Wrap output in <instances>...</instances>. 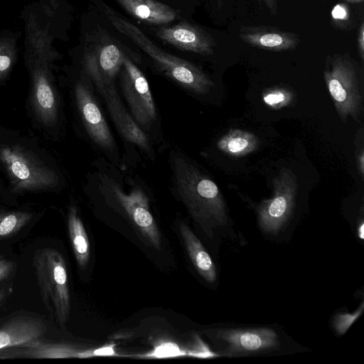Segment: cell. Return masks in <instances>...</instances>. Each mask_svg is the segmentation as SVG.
<instances>
[{"label":"cell","mask_w":364,"mask_h":364,"mask_svg":"<svg viewBox=\"0 0 364 364\" xmlns=\"http://www.w3.org/2000/svg\"><path fill=\"white\" fill-rule=\"evenodd\" d=\"M124 167L103 156L97 158L91 164L85 191L92 200L125 219L151 246L160 250L161 235L151 212L149 187Z\"/></svg>","instance_id":"1"},{"label":"cell","mask_w":364,"mask_h":364,"mask_svg":"<svg viewBox=\"0 0 364 364\" xmlns=\"http://www.w3.org/2000/svg\"><path fill=\"white\" fill-rule=\"evenodd\" d=\"M172 188L193 220L205 230L226 223L225 204L216 183L181 151L168 155Z\"/></svg>","instance_id":"2"},{"label":"cell","mask_w":364,"mask_h":364,"mask_svg":"<svg viewBox=\"0 0 364 364\" xmlns=\"http://www.w3.org/2000/svg\"><path fill=\"white\" fill-rule=\"evenodd\" d=\"M107 14L113 26L146 53L158 70L186 92L203 97L215 87L214 82L198 67L161 49L136 26L114 15L110 9Z\"/></svg>","instance_id":"3"},{"label":"cell","mask_w":364,"mask_h":364,"mask_svg":"<svg viewBox=\"0 0 364 364\" xmlns=\"http://www.w3.org/2000/svg\"><path fill=\"white\" fill-rule=\"evenodd\" d=\"M32 265L45 308L58 324H65L70 313V294L63 256L56 249L43 247L33 254Z\"/></svg>","instance_id":"4"},{"label":"cell","mask_w":364,"mask_h":364,"mask_svg":"<svg viewBox=\"0 0 364 364\" xmlns=\"http://www.w3.org/2000/svg\"><path fill=\"white\" fill-rule=\"evenodd\" d=\"M117 77L122 96L130 115L154 146L161 143V118L145 75L124 55Z\"/></svg>","instance_id":"5"},{"label":"cell","mask_w":364,"mask_h":364,"mask_svg":"<svg viewBox=\"0 0 364 364\" xmlns=\"http://www.w3.org/2000/svg\"><path fill=\"white\" fill-rule=\"evenodd\" d=\"M73 94L80 119L91 144L106 159L124 167L117 143L100 105L93 82L85 72L75 82Z\"/></svg>","instance_id":"6"},{"label":"cell","mask_w":364,"mask_h":364,"mask_svg":"<svg viewBox=\"0 0 364 364\" xmlns=\"http://www.w3.org/2000/svg\"><path fill=\"white\" fill-rule=\"evenodd\" d=\"M323 77L341 120L346 123L351 118L360 124L363 96L353 61L346 56L334 55L323 71Z\"/></svg>","instance_id":"7"},{"label":"cell","mask_w":364,"mask_h":364,"mask_svg":"<svg viewBox=\"0 0 364 364\" xmlns=\"http://www.w3.org/2000/svg\"><path fill=\"white\" fill-rule=\"evenodd\" d=\"M0 161L16 192L46 191L59 183V176L53 168L21 146L1 147Z\"/></svg>","instance_id":"8"},{"label":"cell","mask_w":364,"mask_h":364,"mask_svg":"<svg viewBox=\"0 0 364 364\" xmlns=\"http://www.w3.org/2000/svg\"><path fill=\"white\" fill-rule=\"evenodd\" d=\"M97 93L102 100L112 121L125 142L127 151H139L154 161L156 149L147 135L136 124L117 90L115 82H93Z\"/></svg>","instance_id":"9"},{"label":"cell","mask_w":364,"mask_h":364,"mask_svg":"<svg viewBox=\"0 0 364 364\" xmlns=\"http://www.w3.org/2000/svg\"><path fill=\"white\" fill-rule=\"evenodd\" d=\"M273 195L258 208L261 228L276 233L291 213L297 193V180L291 170L283 168L272 180Z\"/></svg>","instance_id":"10"},{"label":"cell","mask_w":364,"mask_h":364,"mask_svg":"<svg viewBox=\"0 0 364 364\" xmlns=\"http://www.w3.org/2000/svg\"><path fill=\"white\" fill-rule=\"evenodd\" d=\"M6 355L0 356L2 358H90L104 355L102 347L95 350H81L75 346L65 343L50 342L41 338L14 347Z\"/></svg>","instance_id":"11"},{"label":"cell","mask_w":364,"mask_h":364,"mask_svg":"<svg viewBox=\"0 0 364 364\" xmlns=\"http://www.w3.org/2000/svg\"><path fill=\"white\" fill-rule=\"evenodd\" d=\"M124 55L114 43L97 46L85 56L84 72L92 82H115Z\"/></svg>","instance_id":"12"},{"label":"cell","mask_w":364,"mask_h":364,"mask_svg":"<svg viewBox=\"0 0 364 364\" xmlns=\"http://www.w3.org/2000/svg\"><path fill=\"white\" fill-rule=\"evenodd\" d=\"M164 41L181 50L210 55L213 53L215 42L202 28L186 22L171 27H163L156 32Z\"/></svg>","instance_id":"13"},{"label":"cell","mask_w":364,"mask_h":364,"mask_svg":"<svg viewBox=\"0 0 364 364\" xmlns=\"http://www.w3.org/2000/svg\"><path fill=\"white\" fill-rule=\"evenodd\" d=\"M218 336L228 344V353L233 354L259 352L278 343L277 334L269 328L225 330Z\"/></svg>","instance_id":"14"},{"label":"cell","mask_w":364,"mask_h":364,"mask_svg":"<svg viewBox=\"0 0 364 364\" xmlns=\"http://www.w3.org/2000/svg\"><path fill=\"white\" fill-rule=\"evenodd\" d=\"M47 330V325L41 318L25 315L14 316L0 327V350L41 338Z\"/></svg>","instance_id":"15"},{"label":"cell","mask_w":364,"mask_h":364,"mask_svg":"<svg viewBox=\"0 0 364 364\" xmlns=\"http://www.w3.org/2000/svg\"><path fill=\"white\" fill-rule=\"evenodd\" d=\"M239 37L252 46L271 51L291 50L299 42L296 33L270 26H242Z\"/></svg>","instance_id":"16"},{"label":"cell","mask_w":364,"mask_h":364,"mask_svg":"<svg viewBox=\"0 0 364 364\" xmlns=\"http://www.w3.org/2000/svg\"><path fill=\"white\" fill-rule=\"evenodd\" d=\"M31 100L38 119L45 126H54L58 118L57 93L46 73L40 70L33 76Z\"/></svg>","instance_id":"17"},{"label":"cell","mask_w":364,"mask_h":364,"mask_svg":"<svg viewBox=\"0 0 364 364\" xmlns=\"http://www.w3.org/2000/svg\"><path fill=\"white\" fill-rule=\"evenodd\" d=\"M134 18L151 24H166L178 16L176 10L156 0H117Z\"/></svg>","instance_id":"18"},{"label":"cell","mask_w":364,"mask_h":364,"mask_svg":"<svg viewBox=\"0 0 364 364\" xmlns=\"http://www.w3.org/2000/svg\"><path fill=\"white\" fill-rule=\"evenodd\" d=\"M179 230L186 251L196 269L208 282L213 283L216 279V269L210 255L186 223H181Z\"/></svg>","instance_id":"19"},{"label":"cell","mask_w":364,"mask_h":364,"mask_svg":"<svg viewBox=\"0 0 364 364\" xmlns=\"http://www.w3.org/2000/svg\"><path fill=\"white\" fill-rule=\"evenodd\" d=\"M68 229L77 264L81 269H85L90 258V242L75 205H71L69 208Z\"/></svg>","instance_id":"20"},{"label":"cell","mask_w":364,"mask_h":364,"mask_svg":"<svg viewBox=\"0 0 364 364\" xmlns=\"http://www.w3.org/2000/svg\"><path fill=\"white\" fill-rule=\"evenodd\" d=\"M259 141L254 134L235 129L229 130L217 142L218 149L232 156H242L254 151Z\"/></svg>","instance_id":"21"},{"label":"cell","mask_w":364,"mask_h":364,"mask_svg":"<svg viewBox=\"0 0 364 364\" xmlns=\"http://www.w3.org/2000/svg\"><path fill=\"white\" fill-rule=\"evenodd\" d=\"M31 213L24 211L0 212V240H6L18 233L31 220Z\"/></svg>","instance_id":"22"},{"label":"cell","mask_w":364,"mask_h":364,"mask_svg":"<svg viewBox=\"0 0 364 364\" xmlns=\"http://www.w3.org/2000/svg\"><path fill=\"white\" fill-rule=\"evenodd\" d=\"M187 355V351L181 349L173 342H162L156 346L151 351L141 355H135L140 358H166Z\"/></svg>","instance_id":"23"},{"label":"cell","mask_w":364,"mask_h":364,"mask_svg":"<svg viewBox=\"0 0 364 364\" xmlns=\"http://www.w3.org/2000/svg\"><path fill=\"white\" fill-rule=\"evenodd\" d=\"M291 100L292 93L284 88L269 90L263 95V101L274 109L288 105Z\"/></svg>","instance_id":"24"},{"label":"cell","mask_w":364,"mask_h":364,"mask_svg":"<svg viewBox=\"0 0 364 364\" xmlns=\"http://www.w3.org/2000/svg\"><path fill=\"white\" fill-rule=\"evenodd\" d=\"M363 303L353 314H338L333 321V325L338 333L344 334L353 323L361 315L363 311Z\"/></svg>","instance_id":"25"},{"label":"cell","mask_w":364,"mask_h":364,"mask_svg":"<svg viewBox=\"0 0 364 364\" xmlns=\"http://www.w3.org/2000/svg\"><path fill=\"white\" fill-rule=\"evenodd\" d=\"M187 355L199 358H210L218 357V355L213 352L208 346L196 335L191 348L187 351Z\"/></svg>","instance_id":"26"},{"label":"cell","mask_w":364,"mask_h":364,"mask_svg":"<svg viewBox=\"0 0 364 364\" xmlns=\"http://www.w3.org/2000/svg\"><path fill=\"white\" fill-rule=\"evenodd\" d=\"M363 139V128L361 127L357 132L355 144L357 168L362 178L364 174V149Z\"/></svg>","instance_id":"27"},{"label":"cell","mask_w":364,"mask_h":364,"mask_svg":"<svg viewBox=\"0 0 364 364\" xmlns=\"http://www.w3.org/2000/svg\"><path fill=\"white\" fill-rule=\"evenodd\" d=\"M16 264L14 261L1 258L0 259V282L9 278L14 273Z\"/></svg>","instance_id":"28"},{"label":"cell","mask_w":364,"mask_h":364,"mask_svg":"<svg viewBox=\"0 0 364 364\" xmlns=\"http://www.w3.org/2000/svg\"><path fill=\"white\" fill-rule=\"evenodd\" d=\"M358 48L360 58L364 59V23H362L358 33Z\"/></svg>","instance_id":"29"},{"label":"cell","mask_w":364,"mask_h":364,"mask_svg":"<svg viewBox=\"0 0 364 364\" xmlns=\"http://www.w3.org/2000/svg\"><path fill=\"white\" fill-rule=\"evenodd\" d=\"M11 65V59L6 55H0V72L6 71Z\"/></svg>","instance_id":"30"},{"label":"cell","mask_w":364,"mask_h":364,"mask_svg":"<svg viewBox=\"0 0 364 364\" xmlns=\"http://www.w3.org/2000/svg\"><path fill=\"white\" fill-rule=\"evenodd\" d=\"M266 5L267 8L269 10L272 15L277 12V0H262Z\"/></svg>","instance_id":"31"},{"label":"cell","mask_w":364,"mask_h":364,"mask_svg":"<svg viewBox=\"0 0 364 364\" xmlns=\"http://www.w3.org/2000/svg\"><path fill=\"white\" fill-rule=\"evenodd\" d=\"M364 225H363V223L362 222L360 225V226L358 227V236L360 237V238L361 240H363L364 238Z\"/></svg>","instance_id":"32"},{"label":"cell","mask_w":364,"mask_h":364,"mask_svg":"<svg viewBox=\"0 0 364 364\" xmlns=\"http://www.w3.org/2000/svg\"><path fill=\"white\" fill-rule=\"evenodd\" d=\"M6 296V291L4 289H0V303H1Z\"/></svg>","instance_id":"33"},{"label":"cell","mask_w":364,"mask_h":364,"mask_svg":"<svg viewBox=\"0 0 364 364\" xmlns=\"http://www.w3.org/2000/svg\"><path fill=\"white\" fill-rule=\"evenodd\" d=\"M344 1L350 2V3L358 4V3L363 2V0H344Z\"/></svg>","instance_id":"34"},{"label":"cell","mask_w":364,"mask_h":364,"mask_svg":"<svg viewBox=\"0 0 364 364\" xmlns=\"http://www.w3.org/2000/svg\"><path fill=\"white\" fill-rule=\"evenodd\" d=\"M225 1L226 0H217L218 6L220 7L221 6H223Z\"/></svg>","instance_id":"35"},{"label":"cell","mask_w":364,"mask_h":364,"mask_svg":"<svg viewBox=\"0 0 364 364\" xmlns=\"http://www.w3.org/2000/svg\"><path fill=\"white\" fill-rule=\"evenodd\" d=\"M3 257H4V255L0 254V259L3 258Z\"/></svg>","instance_id":"36"}]
</instances>
